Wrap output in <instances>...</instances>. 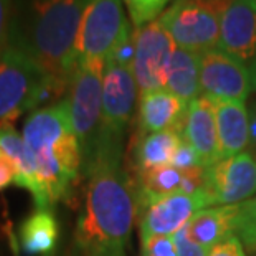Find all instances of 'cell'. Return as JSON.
<instances>
[{"mask_svg": "<svg viewBox=\"0 0 256 256\" xmlns=\"http://www.w3.org/2000/svg\"><path fill=\"white\" fill-rule=\"evenodd\" d=\"M250 73H252V83H253V90L256 91V60L250 64Z\"/></svg>", "mask_w": 256, "mask_h": 256, "instance_id": "obj_33", "label": "cell"}, {"mask_svg": "<svg viewBox=\"0 0 256 256\" xmlns=\"http://www.w3.org/2000/svg\"><path fill=\"white\" fill-rule=\"evenodd\" d=\"M200 91L208 100L244 102L253 91L250 66L218 48L202 53Z\"/></svg>", "mask_w": 256, "mask_h": 256, "instance_id": "obj_10", "label": "cell"}, {"mask_svg": "<svg viewBox=\"0 0 256 256\" xmlns=\"http://www.w3.org/2000/svg\"><path fill=\"white\" fill-rule=\"evenodd\" d=\"M212 206L205 188L195 194H176L149 202L142 206L140 240L150 236H174L190 223L200 210Z\"/></svg>", "mask_w": 256, "mask_h": 256, "instance_id": "obj_12", "label": "cell"}, {"mask_svg": "<svg viewBox=\"0 0 256 256\" xmlns=\"http://www.w3.org/2000/svg\"><path fill=\"white\" fill-rule=\"evenodd\" d=\"M182 130H162L140 134L132 144V166L138 177L172 164V159L182 146Z\"/></svg>", "mask_w": 256, "mask_h": 256, "instance_id": "obj_19", "label": "cell"}, {"mask_svg": "<svg viewBox=\"0 0 256 256\" xmlns=\"http://www.w3.org/2000/svg\"><path fill=\"white\" fill-rule=\"evenodd\" d=\"M188 104L168 90H157L139 98L140 134L182 130Z\"/></svg>", "mask_w": 256, "mask_h": 256, "instance_id": "obj_16", "label": "cell"}, {"mask_svg": "<svg viewBox=\"0 0 256 256\" xmlns=\"http://www.w3.org/2000/svg\"><path fill=\"white\" fill-rule=\"evenodd\" d=\"M174 167L180 168V170H194V168H205L202 166L200 162V157L198 154L195 152V149L190 144H187L184 140L182 146L178 147V150L176 152L172 159V164Z\"/></svg>", "mask_w": 256, "mask_h": 256, "instance_id": "obj_27", "label": "cell"}, {"mask_svg": "<svg viewBox=\"0 0 256 256\" xmlns=\"http://www.w3.org/2000/svg\"><path fill=\"white\" fill-rule=\"evenodd\" d=\"M140 91L132 66L106 60L102 78L101 130L124 138L138 106Z\"/></svg>", "mask_w": 256, "mask_h": 256, "instance_id": "obj_9", "label": "cell"}, {"mask_svg": "<svg viewBox=\"0 0 256 256\" xmlns=\"http://www.w3.org/2000/svg\"><path fill=\"white\" fill-rule=\"evenodd\" d=\"M142 256H178L174 236H150L140 240Z\"/></svg>", "mask_w": 256, "mask_h": 256, "instance_id": "obj_25", "label": "cell"}, {"mask_svg": "<svg viewBox=\"0 0 256 256\" xmlns=\"http://www.w3.org/2000/svg\"><path fill=\"white\" fill-rule=\"evenodd\" d=\"M215 104L222 160L248 150L250 146V110L242 101L212 100Z\"/></svg>", "mask_w": 256, "mask_h": 256, "instance_id": "obj_17", "label": "cell"}, {"mask_svg": "<svg viewBox=\"0 0 256 256\" xmlns=\"http://www.w3.org/2000/svg\"><path fill=\"white\" fill-rule=\"evenodd\" d=\"M238 205H218L200 210L187 225L188 236L206 248H215L235 236Z\"/></svg>", "mask_w": 256, "mask_h": 256, "instance_id": "obj_18", "label": "cell"}, {"mask_svg": "<svg viewBox=\"0 0 256 256\" xmlns=\"http://www.w3.org/2000/svg\"><path fill=\"white\" fill-rule=\"evenodd\" d=\"M134 45L132 72L140 94L164 90L168 66L177 50L170 34L160 20L150 22L142 28L134 30Z\"/></svg>", "mask_w": 256, "mask_h": 256, "instance_id": "obj_8", "label": "cell"}, {"mask_svg": "<svg viewBox=\"0 0 256 256\" xmlns=\"http://www.w3.org/2000/svg\"><path fill=\"white\" fill-rule=\"evenodd\" d=\"M174 240H176L178 256H208L212 252L210 248L202 246V244L195 243L194 240L188 236L187 226L182 228L178 233H176V235H174Z\"/></svg>", "mask_w": 256, "mask_h": 256, "instance_id": "obj_28", "label": "cell"}, {"mask_svg": "<svg viewBox=\"0 0 256 256\" xmlns=\"http://www.w3.org/2000/svg\"><path fill=\"white\" fill-rule=\"evenodd\" d=\"M60 226L48 208H36L20 226V242L25 254L52 256L58 246Z\"/></svg>", "mask_w": 256, "mask_h": 256, "instance_id": "obj_20", "label": "cell"}, {"mask_svg": "<svg viewBox=\"0 0 256 256\" xmlns=\"http://www.w3.org/2000/svg\"><path fill=\"white\" fill-rule=\"evenodd\" d=\"M250 146H248V150L252 152V156L256 159V101L250 108Z\"/></svg>", "mask_w": 256, "mask_h": 256, "instance_id": "obj_31", "label": "cell"}, {"mask_svg": "<svg viewBox=\"0 0 256 256\" xmlns=\"http://www.w3.org/2000/svg\"><path fill=\"white\" fill-rule=\"evenodd\" d=\"M104 64L102 62L80 63L68 91L70 116L81 146L83 166L90 160L101 132Z\"/></svg>", "mask_w": 256, "mask_h": 256, "instance_id": "obj_6", "label": "cell"}, {"mask_svg": "<svg viewBox=\"0 0 256 256\" xmlns=\"http://www.w3.org/2000/svg\"><path fill=\"white\" fill-rule=\"evenodd\" d=\"M17 180V168L7 156L0 152V190L10 187Z\"/></svg>", "mask_w": 256, "mask_h": 256, "instance_id": "obj_29", "label": "cell"}, {"mask_svg": "<svg viewBox=\"0 0 256 256\" xmlns=\"http://www.w3.org/2000/svg\"><path fill=\"white\" fill-rule=\"evenodd\" d=\"M35 162L34 200L52 210L72 192L83 174V154L70 116L68 101L40 108L26 118L22 130Z\"/></svg>", "mask_w": 256, "mask_h": 256, "instance_id": "obj_3", "label": "cell"}, {"mask_svg": "<svg viewBox=\"0 0 256 256\" xmlns=\"http://www.w3.org/2000/svg\"><path fill=\"white\" fill-rule=\"evenodd\" d=\"M91 0H15L10 48L48 76L56 96L70 91L78 70V34Z\"/></svg>", "mask_w": 256, "mask_h": 256, "instance_id": "obj_2", "label": "cell"}, {"mask_svg": "<svg viewBox=\"0 0 256 256\" xmlns=\"http://www.w3.org/2000/svg\"><path fill=\"white\" fill-rule=\"evenodd\" d=\"M208 256H244L243 244L236 236H232L230 240L218 244V246L212 248Z\"/></svg>", "mask_w": 256, "mask_h": 256, "instance_id": "obj_30", "label": "cell"}, {"mask_svg": "<svg viewBox=\"0 0 256 256\" xmlns=\"http://www.w3.org/2000/svg\"><path fill=\"white\" fill-rule=\"evenodd\" d=\"M124 138L101 130L86 177L84 210L76 225V244L88 254L98 250L126 248L139 212L138 184L122 167Z\"/></svg>", "mask_w": 256, "mask_h": 256, "instance_id": "obj_1", "label": "cell"}, {"mask_svg": "<svg viewBox=\"0 0 256 256\" xmlns=\"http://www.w3.org/2000/svg\"><path fill=\"white\" fill-rule=\"evenodd\" d=\"M182 138L195 149L205 168L218 164L222 154L214 101L200 96L190 102L184 119Z\"/></svg>", "mask_w": 256, "mask_h": 256, "instance_id": "obj_14", "label": "cell"}, {"mask_svg": "<svg viewBox=\"0 0 256 256\" xmlns=\"http://www.w3.org/2000/svg\"><path fill=\"white\" fill-rule=\"evenodd\" d=\"M0 152L15 164L17 180L15 185L28 190L32 194L35 187V162L30 149L26 147L24 136L18 134L14 126L0 128Z\"/></svg>", "mask_w": 256, "mask_h": 256, "instance_id": "obj_22", "label": "cell"}, {"mask_svg": "<svg viewBox=\"0 0 256 256\" xmlns=\"http://www.w3.org/2000/svg\"><path fill=\"white\" fill-rule=\"evenodd\" d=\"M230 4L232 0H176L159 20L177 48L202 55L218 48L222 17Z\"/></svg>", "mask_w": 256, "mask_h": 256, "instance_id": "obj_5", "label": "cell"}, {"mask_svg": "<svg viewBox=\"0 0 256 256\" xmlns=\"http://www.w3.org/2000/svg\"><path fill=\"white\" fill-rule=\"evenodd\" d=\"M205 192L212 206L240 205L256 195V159L250 150L206 168Z\"/></svg>", "mask_w": 256, "mask_h": 256, "instance_id": "obj_11", "label": "cell"}, {"mask_svg": "<svg viewBox=\"0 0 256 256\" xmlns=\"http://www.w3.org/2000/svg\"><path fill=\"white\" fill-rule=\"evenodd\" d=\"M218 50L252 64L256 60V0H232L222 17Z\"/></svg>", "mask_w": 256, "mask_h": 256, "instance_id": "obj_13", "label": "cell"}, {"mask_svg": "<svg viewBox=\"0 0 256 256\" xmlns=\"http://www.w3.org/2000/svg\"><path fill=\"white\" fill-rule=\"evenodd\" d=\"M166 90L187 104L200 98V55L177 48L167 72Z\"/></svg>", "mask_w": 256, "mask_h": 256, "instance_id": "obj_21", "label": "cell"}, {"mask_svg": "<svg viewBox=\"0 0 256 256\" xmlns=\"http://www.w3.org/2000/svg\"><path fill=\"white\" fill-rule=\"evenodd\" d=\"M122 2L129 12L130 22L138 30L150 22L159 20L172 0H122Z\"/></svg>", "mask_w": 256, "mask_h": 256, "instance_id": "obj_23", "label": "cell"}, {"mask_svg": "<svg viewBox=\"0 0 256 256\" xmlns=\"http://www.w3.org/2000/svg\"><path fill=\"white\" fill-rule=\"evenodd\" d=\"M235 236L250 253L256 252V195L238 205Z\"/></svg>", "mask_w": 256, "mask_h": 256, "instance_id": "obj_24", "label": "cell"}, {"mask_svg": "<svg viewBox=\"0 0 256 256\" xmlns=\"http://www.w3.org/2000/svg\"><path fill=\"white\" fill-rule=\"evenodd\" d=\"M84 256H126L122 248H108V250H98V252L88 253Z\"/></svg>", "mask_w": 256, "mask_h": 256, "instance_id": "obj_32", "label": "cell"}, {"mask_svg": "<svg viewBox=\"0 0 256 256\" xmlns=\"http://www.w3.org/2000/svg\"><path fill=\"white\" fill-rule=\"evenodd\" d=\"M132 34L122 0H91L83 15L78 34V64L102 62Z\"/></svg>", "mask_w": 256, "mask_h": 256, "instance_id": "obj_7", "label": "cell"}, {"mask_svg": "<svg viewBox=\"0 0 256 256\" xmlns=\"http://www.w3.org/2000/svg\"><path fill=\"white\" fill-rule=\"evenodd\" d=\"M15 0H0V58L10 48V25H12Z\"/></svg>", "mask_w": 256, "mask_h": 256, "instance_id": "obj_26", "label": "cell"}, {"mask_svg": "<svg viewBox=\"0 0 256 256\" xmlns=\"http://www.w3.org/2000/svg\"><path fill=\"white\" fill-rule=\"evenodd\" d=\"M50 96L56 94L48 76L28 56L8 48L0 58V128L14 126Z\"/></svg>", "mask_w": 256, "mask_h": 256, "instance_id": "obj_4", "label": "cell"}, {"mask_svg": "<svg viewBox=\"0 0 256 256\" xmlns=\"http://www.w3.org/2000/svg\"><path fill=\"white\" fill-rule=\"evenodd\" d=\"M206 168L180 170L174 166L159 167L138 177L139 206L142 208L149 202L170 197L176 194H195L205 187Z\"/></svg>", "mask_w": 256, "mask_h": 256, "instance_id": "obj_15", "label": "cell"}]
</instances>
